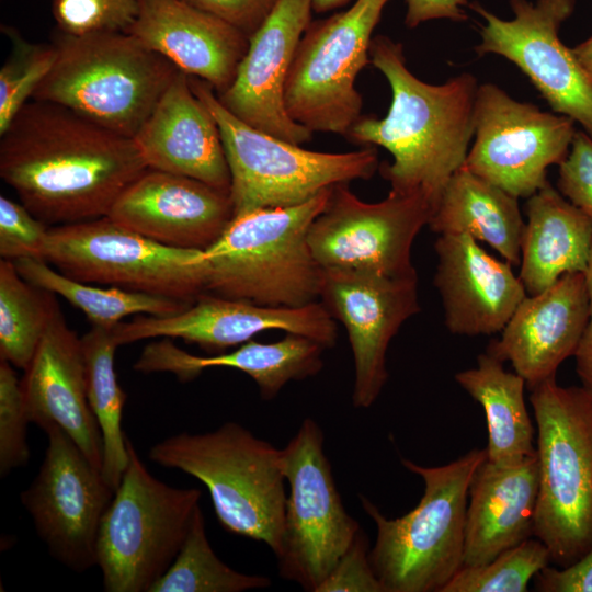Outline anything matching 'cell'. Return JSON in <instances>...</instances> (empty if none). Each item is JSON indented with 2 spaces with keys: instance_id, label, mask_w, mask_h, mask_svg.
<instances>
[{
  "instance_id": "cell-1",
  "label": "cell",
  "mask_w": 592,
  "mask_h": 592,
  "mask_svg": "<svg viewBox=\"0 0 592 592\" xmlns=\"http://www.w3.org/2000/svg\"><path fill=\"white\" fill-rule=\"evenodd\" d=\"M0 140V177L47 225L107 216L147 169L135 141L70 110L29 101Z\"/></svg>"
},
{
  "instance_id": "cell-2",
  "label": "cell",
  "mask_w": 592,
  "mask_h": 592,
  "mask_svg": "<svg viewBox=\"0 0 592 592\" xmlns=\"http://www.w3.org/2000/svg\"><path fill=\"white\" fill-rule=\"evenodd\" d=\"M369 56L389 83L391 103L384 117L361 116L346 138L389 151L392 162L382 174L390 190L419 193L434 212L474 138L477 79L463 72L442 84L424 82L408 69L402 45L385 35L373 37Z\"/></svg>"
},
{
  "instance_id": "cell-3",
  "label": "cell",
  "mask_w": 592,
  "mask_h": 592,
  "mask_svg": "<svg viewBox=\"0 0 592 592\" xmlns=\"http://www.w3.org/2000/svg\"><path fill=\"white\" fill-rule=\"evenodd\" d=\"M486 459V448L435 467L402 458V466L423 479L424 493L397 519L386 517L361 496L377 530L369 560L384 592H441L463 567L469 487Z\"/></svg>"
},
{
  "instance_id": "cell-4",
  "label": "cell",
  "mask_w": 592,
  "mask_h": 592,
  "mask_svg": "<svg viewBox=\"0 0 592 592\" xmlns=\"http://www.w3.org/2000/svg\"><path fill=\"white\" fill-rule=\"evenodd\" d=\"M331 189L300 205L234 216L203 250L206 294L276 307L317 301L321 269L311 254L308 230Z\"/></svg>"
},
{
  "instance_id": "cell-5",
  "label": "cell",
  "mask_w": 592,
  "mask_h": 592,
  "mask_svg": "<svg viewBox=\"0 0 592 592\" xmlns=\"http://www.w3.org/2000/svg\"><path fill=\"white\" fill-rule=\"evenodd\" d=\"M149 458L203 482L224 528L277 555L287 500L283 449L230 421L210 432L167 437L150 448Z\"/></svg>"
},
{
  "instance_id": "cell-6",
  "label": "cell",
  "mask_w": 592,
  "mask_h": 592,
  "mask_svg": "<svg viewBox=\"0 0 592 592\" xmlns=\"http://www.w3.org/2000/svg\"><path fill=\"white\" fill-rule=\"evenodd\" d=\"M32 100L49 102L134 138L179 69L127 32L61 34Z\"/></svg>"
},
{
  "instance_id": "cell-7",
  "label": "cell",
  "mask_w": 592,
  "mask_h": 592,
  "mask_svg": "<svg viewBox=\"0 0 592 592\" xmlns=\"http://www.w3.org/2000/svg\"><path fill=\"white\" fill-rule=\"evenodd\" d=\"M530 390L539 466L533 536L565 568L592 548V396L556 377Z\"/></svg>"
},
{
  "instance_id": "cell-8",
  "label": "cell",
  "mask_w": 592,
  "mask_h": 592,
  "mask_svg": "<svg viewBox=\"0 0 592 592\" xmlns=\"http://www.w3.org/2000/svg\"><path fill=\"white\" fill-rule=\"evenodd\" d=\"M190 80L220 132L234 216L300 205L338 184L368 180L378 169L376 147L340 153L305 149L246 124L221 104L210 84Z\"/></svg>"
},
{
  "instance_id": "cell-9",
  "label": "cell",
  "mask_w": 592,
  "mask_h": 592,
  "mask_svg": "<svg viewBox=\"0 0 592 592\" xmlns=\"http://www.w3.org/2000/svg\"><path fill=\"white\" fill-rule=\"evenodd\" d=\"M129 460L98 533L96 565L107 592H150L189 533L201 491L153 477L128 440Z\"/></svg>"
},
{
  "instance_id": "cell-10",
  "label": "cell",
  "mask_w": 592,
  "mask_h": 592,
  "mask_svg": "<svg viewBox=\"0 0 592 592\" xmlns=\"http://www.w3.org/2000/svg\"><path fill=\"white\" fill-rule=\"evenodd\" d=\"M45 261L84 283L195 303L206 294L203 250L144 237L104 216L49 227Z\"/></svg>"
},
{
  "instance_id": "cell-11",
  "label": "cell",
  "mask_w": 592,
  "mask_h": 592,
  "mask_svg": "<svg viewBox=\"0 0 592 592\" xmlns=\"http://www.w3.org/2000/svg\"><path fill=\"white\" fill-rule=\"evenodd\" d=\"M390 0H356L348 10L310 22L296 48L284 90L289 117L310 132L346 137L362 116L355 88L371 64L373 32Z\"/></svg>"
},
{
  "instance_id": "cell-12",
  "label": "cell",
  "mask_w": 592,
  "mask_h": 592,
  "mask_svg": "<svg viewBox=\"0 0 592 592\" xmlns=\"http://www.w3.org/2000/svg\"><path fill=\"white\" fill-rule=\"evenodd\" d=\"M323 433L305 419L283 449L284 476L289 485L281 548L280 576L316 592L350 547L361 527L344 509L331 465L323 449Z\"/></svg>"
},
{
  "instance_id": "cell-13",
  "label": "cell",
  "mask_w": 592,
  "mask_h": 592,
  "mask_svg": "<svg viewBox=\"0 0 592 592\" xmlns=\"http://www.w3.org/2000/svg\"><path fill=\"white\" fill-rule=\"evenodd\" d=\"M433 214L419 193L390 190L377 203L360 200L342 183L308 230L311 254L321 270H365L395 277L418 276L413 241Z\"/></svg>"
},
{
  "instance_id": "cell-14",
  "label": "cell",
  "mask_w": 592,
  "mask_h": 592,
  "mask_svg": "<svg viewBox=\"0 0 592 592\" xmlns=\"http://www.w3.org/2000/svg\"><path fill=\"white\" fill-rule=\"evenodd\" d=\"M574 124L513 99L494 83L479 84L474 141L463 166L510 195L528 198L548 182V167L567 157Z\"/></svg>"
},
{
  "instance_id": "cell-15",
  "label": "cell",
  "mask_w": 592,
  "mask_h": 592,
  "mask_svg": "<svg viewBox=\"0 0 592 592\" xmlns=\"http://www.w3.org/2000/svg\"><path fill=\"white\" fill-rule=\"evenodd\" d=\"M510 5L514 16L503 20L478 2L469 3L485 21L478 23L481 41L474 50L516 65L553 112L579 123L592 138V80L558 35L576 0H510Z\"/></svg>"
},
{
  "instance_id": "cell-16",
  "label": "cell",
  "mask_w": 592,
  "mask_h": 592,
  "mask_svg": "<svg viewBox=\"0 0 592 592\" xmlns=\"http://www.w3.org/2000/svg\"><path fill=\"white\" fill-rule=\"evenodd\" d=\"M47 448L37 476L21 502L49 554L82 572L96 565V539L114 490L58 425L44 429Z\"/></svg>"
},
{
  "instance_id": "cell-17",
  "label": "cell",
  "mask_w": 592,
  "mask_h": 592,
  "mask_svg": "<svg viewBox=\"0 0 592 592\" xmlns=\"http://www.w3.org/2000/svg\"><path fill=\"white\" fill-rule=\"evenodd\" d=\"M319 298L349 337L354 362L353 406L369 408L388 378L386 354L391 339L420 311L418 276L321 270Z\"/></svg>"
},
{
  "instance_id": "cell-18",
  "label": "cell",
  "mask_w": 592,
  "mask_h": 592,
  "mask_svg": "<svg viewBox=\"0 0 592 592\" xmlns=\"http://www.w3.org/2000/svg\"><path fill=\"white\" fill-rule=\"evenodd\" d=\"M269 330L304 335L326 349L335 344L338 335L335 319L322 303L276 307L212 294L202 295L189 308L172 316H138L130 322H119L113 334L118 345L178 338L218 354Z\"/></svg>"
},
{
  "instance_id": "cell-19",
  "label": "cell",
  "mask_w": 592,
  "mask_h": 592,
  "mask_svg": "<svg viewBox=\"0 0 592 592\" xmlns=\"http://www.w3.org/2000/svg\"><path fill=\"white\" fill-rule=\"evenodd\" d=\"M312 12L311 0H278L249 37L231 84L216 93L221 104L240 121L296 145L309 141L314 133L289 117L284 90Z\"/></svg>"
},
{
  "instance_id": "cell-20",
  "label": "cell",
  "mask_w": 592,
  "mask_h": 592,
  "mask_svg": "<svg viewBox=\"0 0 592 592\" xmlns=\"http://www.w3.org/2000/svg\"><path fill=\"white\" fill-rule=\"evenodd\" d=\"M107 217L161 244L205 250L234 218V207L227 192L147 169L122 192Z\"/></svg>"
},
{
  "instance_id": "cell-21",
  "label": "cell",
  "mask_w": 592,
  "mask_h": 592,
  "mask_svg": "<svg viewBox=\"0 0 592 592\" xmlns=\"http://www.w3.org/2000/svg\"><path fill=\"white\" fill-rule=\"evenodd\" d=\"M589 314L585 273H567L542 293L525 296L486 352L510 362L531 388L556 377L559 365L574 355Z\"/></svg>"
},
{
  "instance_id": "cell-22",
  "label": "cell",
  "mask_w": 592,
  "mask_h": 592,
  "mask_svg": "<svg viewBox=\"0 0 592 592\" xmlns=\"http://www.w3.org/2000/svg\"><path fill=\"white\" fill-rule=\"evenodd\" d=\"M30 422L62 429L84 456L102 467V436L90 408L81 339L53 300L49 320L21 380Z\"/></svg>"
},
{
  "instance_id": "cell-23",
  "label": "cell",
  "mask_w": 592,
  "mask_h": 592,
  "mask_svg": "<svg viewBox=\"0 0 592 592\" xmlns=\"http://www.w3.org/2000/svg\"><path fill=\"white\" fill-rule=\"evenodd\" d=\"M434 285L451 333L489 335L501 332L526 296L512 265L488 254L468 235H439Z\"/></svg>"
},
{
  "instance_id": "cell-24",
  "label": "cell",
  "mask_w": 592,
  "mask_h": 592,
  "mask_svg": "<svg viewBox=\"0 0 592 592\" xmlns=\"http://www.w3.org/2000/svg\"><path fill=\"white\" fill-rule=\"evenodd\" d=\"M133 139L148 169L230 192V172L218 125L183 71L177 72Z\"/></svg>"
},
{
  "instance_id": "cell-25",
  "label": "cell",
  "mask_w": 592,
  "mask_h": 592,
  "mask_svg": "<svg viewBox=\"0 0 592 592\" xmlns=\"http://www.w3.org/2000/svg\"><path fill=\"white\" fill-rule=\"evenodd\" d=\"M127 33L184 73L210 84L217 94L234 81L249 37L184 0H139Z\"/></svg>"
},
{
  "instance_id": "cell-26",
  "label": "cell",
  "mask_w": 592,
  "mask_h": 592,
  "mask_svg": "<svg viewBox=\"0 0 592 592\" xmlns=\"http://www.w3.org/2000/svg\"><path fill=\"white\" fill-rule=\"evenodd\" d=\"M538 486L537 452L514 467L486 459L477 468L468 493L463 566L488 563L533 536Z\"/></svg>"
},
{
  "instance_id": "cell-27",
  "label": "cell",
  "mask_w": 592,
  "mask_h": 592,
  "mask_svg": "<svg viewBox=\"0 0 592 592\" xmlns=\"http://www.w3.org/2000/svg\"><path fill=\"white\" fill-rule=\"evenodd\" d=\"M325 349L310 338L287 333L276 342L250 340L227 353L197 356L183 351L169 338H162L144 348L134 369L141 373L168 372L181 382H189L206 368H235L250 376L261 397L270 400L291 380L317 375L323 367Z\"/></svg>"
},
{
  "instance_id": "cell-28",
  "label": "cell",
  "mask_w": 592,
  "mask_h": 592,
  "mask_svg": "<svg viewBox=\"0 0 592 592\" xmlns=\"http://www.w3.org/2000/svg\"><path fill=\"white\" fill-rule=\"evenodd\" d=\"M519 277L528 295L567 273H585L592 249V219L547 182L526 202Z\"/></svg>"
},
{
  "instance_id": "cell-29",
  "label": "cell",
  "mask_w": 592,
  "mask_h": 592,
  "mask_svg": "<svg viewBox=\"0 0 592 592\" xmlns=\"http://www.w3.org/2000/svg\"><path fill=\"white\" fill-rule=\"evenodd\" d=\"M439 235H468L499 252L511 265L521 263L525 224L517 198L462 166L447 181L430 221Z\"/></svg>"
},
{
  "instance_id": "cell-30",
  "label": "cell",
  "mask_w": 592,
  "mask_h": 592,
  "mask_svg": "<svg viewBox=\"0 0 592 592\" xmlns=\"http://www.w3.org/2000/svg\"><path fill=\"white\" fill-rule=\"evenodd\" d=\"M455 380L483 408L488 428L487 460L508 468L536 453L523 377L506 372L503 362L486 352L478 355L475 368L457 373Z\"/></svg>"
},
{
  "instance_id": "cell-31",
  "label": "cell",
  "mask_w": 592,
  "mask_h": 592,
  "mask_svg": "<svg viewBox=\"0 0 592 592\" xmlns=\"http://www.w3.org/2000/svg\"><path fill=\"white\" fill-rule=\"evenodd\" d=\"M119 346L113 329L92 326L81 338L90 408L102 436L101 473L115 491L128 465V439L122 431L127 395L118 384L114 355Z\"/></svg>"
},
{
  "instance_id": "cell-32",
  "label": "cell",
  "mask_w": 592,
  "mask_h": 592,
  "mask_svg": "<svg viewBox=\"0 0 592 592\" xmlns=\"http://www.w3.org/2000/svg\"><path fill=\"white\" fill-rule=\"evenodd\" d=\"M21 276L32 285L59 295L80 309L92 323L113 329L130 315L166 317L182 312L192 304L119 287H95L52 269L44 260L13 261Z\"/></svg>"
},
{
  "instance_id": "cell-33",
  "label": "cell",
  "mask_w": 592,
  "mask_h": 592,
  "mask_svg": "<svg viewBox=\"0 0 592 592\" xmlns=\"http://www.w3.org/2000/svg\"><path fill=\"white\" fill-rule=\"evenodd\" d=\"M55 294L25 281L13 261H0V357L26 369L45 333Z\"/></svg>"
},
{
  "instance_id": "cell-34",
  "label": "cell",
  "mask_w": 592,
  "mask_h": 592,
  "mask_svg": "<svg viewBox=\"0 0 592 592\" xmlns=\"http://www.w3.org/2000/svg\"><path fill=\"white\" fill-rule=\"evenodd\" d=\"M271 584L269 577L239 572L217 557L198 506L181 549L150 592H242Z\"/></svg>"
},
{
  "instance_id": "cell-35",
  "label": "cell",
  "mask_w": 592,
  "mask_h": 592,
  "mask_svg": "<svg viewBox=\"0 0 592 592\" xmlns=\"http://www.w3.org/2000/svg\"><path fill=\"white\" fill-rule=\"evenodd\" d=\"M549 563L547 546L536 537L528 538L488 563L463 566L441 592H524Z\"/></svg>"
},
{
  "instance_id": "cell-36",
  "label": "cell",
  "mask_w": 592,
  "mask_h": 592,
  "mask_svg": "<svg viewBox=\"0 0 592 592\" xmlns=\"http://www.w3.org/2000/svg\"><path fill=\"white\" fill-rule=\"evenodd\" d=\"M12 54L0 70V135L33 98L57 58L56 45L26 42L12 27H4Z\"/></svg>"
},
{
  "instance_id": "cell-37",
  "label": "cell",
  "mask_w": 592,
  "mask_h": 592,
  "mask_svg": "<svg viewBox=\"0 0 592 592\" xmlns=\"http://www.w3.org/2000/svg\"><path fill=\"white\" fill-rule=\"evenodd\" d=\"M139 0H54L61 34L87 36L128 32L139 14Z\"/></svg>"
},
{
  "instance_id": "cell-38",
  "label": "cell",
  "mask_w": 592,
  "mask_h": 592,
  "mask_svg": "<svg viewBox=\"0 0 592 592\" xmlns=\"http://www.w3.org/2000/svg\"><path fill=\"white\" fill-rule=\"evenodd\" d=\"M13 365L0 358V475L24 466L30 458L26 443L25 409L21 380Z\"/></svg>"
},
{
  "instance_id": "cell-39",
  "label": "cell",
  "mask_w": 592,
  "mask_h": 592,
  "mask_svg": "<svg viewBox=\"0 0 592 592\" xmlns=\"http://www.w3.org/2000/svg\"><path fill=\"white\" fill-rule=\"evenodd\" d=\"M47 224L35 217L22 203L0 196V255L4 260H44Z\"/></svg>"
},
{
  "instance_id": "cell-40",
  "label": "cell",
  "mask_w": 592,
  "mask_h": 592,
  "mask_svg": "<svg viewBox=\"0 0 592 592\" xmlns=\"http://www.w3.org/2000/svg\"><path fill=\"white\" fill-rule=\"evenodd\" d=\"M316 592H384L369 560L368 538L362 530Z\"/></svg>"
},
{
  "instance_id": "cell-41",
  "label": "cell",
  "mask_w": 592,
  "mask_h": 592,
  "mask_svg": "<svg viewBox=\"0 0 592 592\" xmlns=\"http://www.w3.org/2000/svg\"><path fill=\"white\" fill-rule=\"evenodd\" d=\"M558 191L592 219V138L577 130L569 152L559 164Z\"/></svg>"
},
{
  "instance_id": "cell-42",
  "label": "cell",
  "mask_w": 592,
  "mask_h": 592,
  "mask_svg": "<svg viewBox=\"0 0 592 592\" xmlns=\"http://www.w3.org/2000/svg\"><path fill=\"white\" fill-rule=\"evenodd\" d=\"M235 26L250 37L278 0H184Z\"/></svg>"
},
{
  "instance_id": "cell-43",
  "label": "cell",
  "mask_w": 592,
  "mask_h": 592,
  "mask_svg": "<svg viewBox=\"0 0 592 592\" xmlns=\"http://www.w3.org/2000/svg\"><path fill=\"white\" fill-rule=\"evenodd\" d=\"M536 588L543 592H592V548L568 567L542 569Z\"/></svg>"
},
{
  "instance_id": "cell-44",
  "label": "cell",
  "mask_w": 592,
  "mask_h": 592,
  "mask_svg": "<svg viewBox=\"0 0 592 592\" xmlns=\"http://www.w3.org/2000/svg\"><path fill=\"white\" fill-rule=\"evenodd\" d=\"M407 12L405 23L413 29L423 22L448 19L454 22H464L468 19L465 8L468 0H406Z\"/></svg>"
},
{
  "instance_id": "cell-45",
  "label": "cell",
  "mask_w": 592,
  "mask_h": 592,
  "mask_svg": "<svg viewBox=\"0 0 592 592\" xmlns=\"http://www.w3.org/2000/svg\"><path fill=\"white\" fill-rule=\"evenodd\" d=\"M587 286L590 298V314L588 323L574 353L576 372L581 386L592 396V249L588 269L585 271Z\"/></svg>"
},
{
  "instance_id": "cell-46",
  "label": "cell",
  "mask_w": 592,
  "mask_h": 592,
  "mask_svg": "<svg viewBox=\"0 0 592 592\" xmlns=\"http://www.w3.org/2000/svg\"><path fill=\"white\" fill-rule=\"evenodd\" d=\"M578 62L592 80V36L571 48Z\"/></svg>"
},
{
  "instance_id": "cell-47",
  "label": "cell",
  "mask_w": 592,
  "mask_h": 592,
  "mask_svg": "<svg viewBox=\"0 0 592 592\" xmlns=\"http://www.w3.org/2000/svg\"><path fill=\"white\" fill-rule=\"evenodd\" d=\"M352 0H311L312 10L316 13H325L343 7Z\"/></svg>"
}]
</instances>
